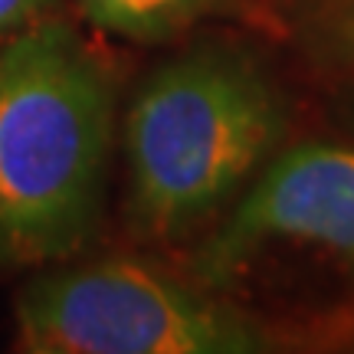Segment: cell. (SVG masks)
Segmentation results:
<instances>
[{
	"label": "cell",
	"mask_w": 354,
	"mask_h": 354,
	"mask_svg": "<svg viewBox=\"0 0 354 354\" xmlns=\"http://www.w3.org/2000/svg\"><path fill=\"white\" fill-rule=\"evenodd\" d=\"M112 82L56 13L0 43V266L59 263L99 220Z\"/></svg>",
	"instance_id": "6da1fadb"
},
{
	"label": "cell",
	"mask_w": 354,
	"mask_h": 354,
	"mask_svg": "<svg viewBox=\"0 0 354 354\" xmlns=\"http://www.w3.org/2000/svg\"><path fill=\"white\" fill-rule=\"evenodd\" d=\"M282 131V105L246 56L190 53L158 69L125 122L131 216L174 236L194 227L263 161Z\"/></svg>",
	"instance_id": "7a4b0ae2"
},
{
	"label": "cell",
	"mask_w": 354,
	"mask_h": 354,
	"mask_svg": "<svg viewBox=\"0 0 354 354\" xmlns=\"http://www.w3.org/2000/svg\"><path fill=\"white\" fill-rule=\"evenodd\" d=\"M33 354H246L259 338L223 305L131 263L56 269L17 299Z\"/></svg>",
	"instance_id": "3957f363"
},
{
	"label": "cell",
	"mask_w": 354,
	"mask_h": 354,
	"mask_svg": "<svg viewBox=\"0 0 354 354\" xmlns=\"http://www.w3.org/2000/svg\"><path fill=\"white\" fill-rule=\"evenodd\" d=\"M272 243L315 246L354 272V148L312 141L279 154L201 250L197 272L223 286Z\"/></svg>",
	"instance_id": "277c9868"
},
{
	"label": "cell",
	"mask_w": 354,
	"mask_h": 354,
	"mask_svg": "<svg viewBox=\"0 0 354 354\" xmlns=\"http://www.w3.org/2000/svg\"><path fill=\"white\" fill-rule=\"evenodd\" d=\"M227 0H79V10L92 26L105 33L158 43L180 33L203 13L220 10Z\"/></svg>",
	"instance_id": "5b68a950"
},
{
	"label": "cell",
	"mask_w": 354,
	"mask_h": 354,
	"mask_svg": "<svg viewBox=\"0 0 354 354\" xmlns=\"http://www.w3.org/2000/svg\"><path fill=\"white\" fill-rule=\"evenodd\" d=\"M308 37L335 66L354 73V0H312Z\"/></svg>",
	"instance_id": "8992f818"
},
{
	"label": "cell",
	"mask_w": 354,
	"mask_h": 354,
	"mask_svg": "<svg viewBox=\"0 0 354 354\" xmlns=\"http://www.w3.org/2000/svg\"><path fill=\"white\" fill-rule=\"evenodd\" d=\"M56 10V0H0V37L20 33Z\"/></svg>",
	"instance_id": "52a82bcc"
}]
</instances>
